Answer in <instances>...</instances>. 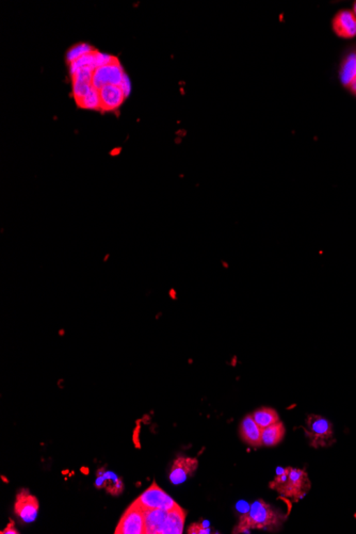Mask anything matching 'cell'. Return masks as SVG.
Here are the masks:
<instances>
[{
    "label": "cell",
    "instance_id": "1",
    "mask_svg": "<svg viewBox=\"0 0 356 534\" xmlns=\"http://www.w3.org/2000/svg\"><path fill=\"white\" fill-rule=\"evenodd\" d=\"M281 526V514L266 501L258 499L252 503L248 513L240 517L234 533H249L252 529L278 531Z\"/></svg>",
    "mask_w": 356,
    "mask_h": 534
},
{
    "label": "cell",
    "instance_id": "2",
    "mask_svg": "<svg viewBox=\"0 0 356 534\" xmlns=\"http://www.w3.org/2000/svg\"><path fill=\"white\" fill-rule=\"evenodd\" d=\"M284 498L298 503L311 491V483L306 471L295 467L279 469L274 479L269 485Z\"/></svg>",
    "mask_w": 356,
    "mask_h": 534
},
{
    "label": "cell",
    "instance_id": "3",
    "mask_svg": "<svg viewBox=\"0 0 356 534\" xmlns=\"http://www.w3.org/2000/svg\"><path fill=\"white\" fill-rule=\"evenodd\" d=\"M304 433L313 448H329L335 444L333 425L320 415L309 414L307 416Z\"/></svg>",
    "mask_w": 356,
    "mask_h": 534
},
{
    "label": "cell",
    "instance_id": "4",
    "mask_svg": "<svg viewBox=\"0 0 356 534\" xmlns=\"http://www.w3.org/2000/svg\"><path fill=\"white\" fill-rule=\"evenodd\" d=\"M142 509H161L171 511L179 507L161 487L154 482L139 498L135 501Z\"/></svg>",
    "mask_w": 356,
    "mask_h": 534
},
{
    "label": "cell",
    "instance_id": "5",
    "mask_svg": "<svg viewBox=\"0 0 356 534\" xmlns=\"http://www.w3.org/2000/svg\"><path fill=\"white\" fill-rule=\"evenodd\" d=\"M115 534H145L144 510L135 501L117 524Z\"/></svg>",
    "mask_w": 356,
    "mask_h": 534
},
{
    "label": "cell",
    "instance_id": "6",
    "mask_svg": "<svg viewBox=\"0 0 356 534\" xmlns=\"http://www.w3.org/2000/svg\"><path fill=\"white\" fill-rule=\"evenodd\" d=\"M125 74L119 59L115 60L108 66H101L94 70L93 74V86L100 90L105 86H121L124 80Z\"/></svg>",
    "mask_w": 356,
    "mask_h": 534
},
{
    "label": "cell",
    "instance_id": "7",
    "mask_svg": "<svg viewBox=\"0 0 356 534\" xmlns=\"http://www.w3.org/2000/svg\"><path fill=\"white\" fill-rule=\"evenodd\" d=\"M14 511L24 523H32L36 521V515H38V499L32 496L28 489H22L16 495Z\"/></svg>",
    "mask_w": 356,
    "mask_h": 534
},
{
    "label": "cell",
    "instance_id": "8",
    "mask_svg": "<svg viewBox=\"0 0 356 534\" xmlns=\"http://www.w3.org/2000/svg\"><path fill=\"white\" fill-rule=\"evenodd\" d=\"M199 466L198 459L189 457H178L173 462L170 471L172 485H178L185 482L188 478L194 475Z\"/></svg>",
    "mask_w": 356,
    "mask_h": 534
},
{
    "label": "cell",
    "instance_id": "9",
    "mask_svg": "<svg viewBox=\"0 0 356 534\" xmlns=\"http://www.w3.org/2000/svg\"><path fill=\"white\" fill-rule=\"evenodd\" d=\"M102 112H114L120 108L126 98V93L121 86H105L98 90Z\"/></svg>",
    "mask_w": 356,
    "mask_h": 534
},
{
    "label": "cell",
    "instance_id": "10",
    "mask_svg": "<svg viewBox=\"0 0 356 534\" xmlns=\"http://www.w3.org/2000/svg\"><path fill=\"white\" fill-rule=\"evenodd\" d=\"M333 29L337 36L343 39H352L356 36V16L353 11H341L333 20Z\"/></svg>",
    "mask_w": 356,
    "mask_h": 534
},
{
    "label": "cell",
    "instance_id": "11",
    "mask_svg": "<svg viewBox=\"0 0 356 534\" xmlns=\"http://www.w3.org/2000/svg\"><path fill=\"white\" fill-rule=\"evenodd\" d=\"M262 429L255 422L252 415H248L242 419V423H240L239 433L242 441L246 445L253 447V448L262 447Z\"/></svg>",
    "mask_w": 356,
    "mask_h": 534
},
{
    "label": "cell",
    "instance_id": "12",
    "mask_svg": "<svg viewBox=\"0 0 356 534\" xmlns=\"http://www.w3.org/2000/svg\"><path fill=\"white\" fill-rule=\"evenodd\" d=\"M169 512L167 510L145 509V534H163Z\"/></svg>",
    "mask_w": 356,
    "mask_h": 534
},
{
    "label": "cell",
    "instance_id": "13",
    "mask_svg": "<svg viewBox=\"0 0 356 534\" xmlns=\"http://www.w3.org/2000/svg\"><path fill=\"white\" fill-rule=\"evenodd\" d=\"M285 433H286V429H285L284 425L281 421L280 422L275 423L273 426L268 427V428L262 429V446H278L281 441L284 439Z\"/></svg>",
    "mask_w": 356,
    "mask_h": 534
},
{
    "label": "cell",
    "instance_id": "14",
    "mask_svg": "<svg viewBox=\"0 0 356 534\" xmlns=\"http://www.w3.org/2000/svg\"><path fill=\"white\" fill-rule=\"evenodd\" d=\"M255 422L262 429L268 428L275 423L280 422V416L278 412L271 408H260L255 411L252 414Z\"/></svg>",
    "mask_w": 356,
    "mask_h": 534
},
{
    "label": "cell",
    "instance_id": "15",
    "mask_svg": "<svg viewBox=\"0 0 356 534\" xmlns=\"http://www.w3.org/2000/svg\"><path fill=\"white\" fill-rule=\"evenodd\" d=\"M356 78V54H350L343 61L341 70V80L346 86H349Z\"/></svg>",
    "mask_w": 356,
    "mask_h": 534
},
{
    "label": "cell",
    "instance_id": "16",
    "mask_svg": "<svg viewBox=\"0 0 356 534\" xmlns=\"http://www.w3.org/2000/svg\"><path fill=\"white\" fill-rule=\"evenodd\" d=\"M79 107L84 109H90V110H101V100L98 90L93 86L92 90L89 92L88 96H84L82 100L76 102Z\"/></svg>",
    "mask_w": 356,
    "mask_h": 534
},
{
    "label": "cell",
    "instance_id": "17",
    "mask_svg": "<svg viewBox=\"0 0 356 534\" xmlns=\"http://www.w3.org/2000/svg\"><path fill=\"white\" fill-rule=\"evenodd\" d=\"M94 48L88 44H78V45L73 46L68 52H66V61L68 63H72L75 60L79 59L84 54H89V52H93Z\"/></svg>",
    "mask_w": 356,
    "mask_h": 534
},
{
    "label": "cell",
    "instance_id": "18",
    "mask_svg": "<svg viewBox=\"0 0 356 534\" xmlns=\"http://www.w3.org/2000/svg\"><path fill=\"white\" fill-rule=\"evenodd\" d=\"M189 534H209L210 529L207 523H194L188 528Z\"/></svg>",
    "mask_w": 356,
    "mask_h": 534
},
{
    "label": "cell",
    "instance_id": "19",
    "mask_svg": "<svg viewBox=\"0 0 356 534\" xmlns=\"http://www.w3.org/2000/svg\"><path fill=\"white\" fill-rule=\"evenodd\" d=\"M20 532L16 530V528L14 527V523L13 521H10L9 525L7 526V528H6L5 530H3L1 531V534H18Z\"/></svg>",
    "mask_w": 356,
    "mask_h": 534
},
{
    "label": "cell",
    "instance_id": "20",
    "mask_svg": "<svg viewBox=\"0 0 356 534\" xmlns=\"http://www.w3.org/2000/svg\"><path fill=\"white\" fill-rule=\"evenodd\" d=\"M349 86L350 89H351L352 92H353L354 94H356V78L353 80V82H352Z\"/></svg>",
    "mask_w": 356,
    "mask_h": 534
},
{
    "label": "cell",
    "instance_id": "21",
    "mask_svg": "<svg viewBox=\"0 0 356 534\" xmlns=\"http://www.w3.org/2000/svg\"><path fill=\"white\" fill-rule=\"evenodd\" d=\"M353 13H354V15L356 16V3H355V5H354Z\"/></svg>",
    "mask_w": 356,
    "mask_h": 534
}]
</instances>
